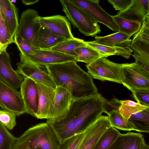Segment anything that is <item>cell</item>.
Here are the masks:
<instances>
[{"mask_svg":"<svg viewBox=\"0 0 149 149\" xmlns=\"http://www.w3.org/2000/svg\"><path fill=\"white\" fill-rule=\"evenodd\" d=\"M148 107L142 105L138 102L131 100H121V104L118 110L127 123L131 116L136 113Z\"/></svg>","mask_w":149,"mask_h":149,"instance_id":"27","label":"cell"},{"mask_svg":"<svg viewBox=\"0 0 149 149\" xmlns=\"http://www.w3.org/2000/svg\"><path fill=\"white\" fill-rule=\"evenodd\" d=\"M70 61L45 65L56 87L67 89L73 99L91 97L98 93L93 78L77 65Z\"/></svg>","mask_w":149,"mask_h":149,"instance_id":"2","label":"cell"},{"mask_svg":"<svg viewBox=\"0 0 149 149\" xmlns=\"http://www.w3.org/2000/svg\"><path fill=\"white\" fill-rule=\"evenodd\" d=\"M86 66L88 72L93 78L122 84V64L101 57Z\"/></svg>","mask_w":149,"mask_h":149,"instance_id":"5","label":"cell"},{"mask_svg":"<svg viewBox=\"0 0 149 149\" xmlns=\"http://www.w3.org/2000/svg\"><path fill=\"white\" fill-rule=\"evenodd\" d=\"M146 143L141 133L128 132L121 134L109 149H143Z\"/></svg>","mask_w":149,"mask_h":149,"instance_id":"20","label":"cell"},{"mask_svg":"<svg viewBox=\"0 0 149 149\" xmlns=\"http://www.w3.org/2000/svg\"><path fill=\"white\" fill-rule=\"evenodd\" d=\"M133 41H137L149 45V36L145 33L141 29L137 33L134 35Z\"/></svg>","mask_w":149,"mask_h":149,"instance_id":"40","label":"cell"},{"mask_svg":"<svg viewBox=\"0 0 149 149\" xmlns=\"http://www.w3.org/2000/svg\"><path fill=\"white\" fill-rule=\"evenodd\" d=\"M148 10V0H132L131 3L126 9L118 12L116 15L142 24L146 20Z\"/></svg>","mask_w":149,"mask_h":149,"instance_id":"18","label":"cell"},{"mask_svg":"<svg viewBox=\"0 0 149 149\" xmlns=\"http://www.w3.org/2000/svg\"><path fill=\"white\" fill-rule=\"evenodd\" d=\"M111 126L108 116L101 115L84 132L77 149H94L100 137Z\"/></svg>","mask_w":149,"mask_h":149,"instance_id":"12","label":"cell"},{"mask_svg":"<svg viewBox=\"0 0 149 149\" xmlns=\"http://www.w3.org/2000/svg\"><path fill=\"white\" fill-rule=\"evenodd\" d=\"M113 17L119 29V32L124 33L131 37L138 33L142 24L139 22L128 20L116 15Z\"/></svg>","mask_w":149,"mask_h":149,"instance_id":"26","label":"cell"},{"mask_svg":"<svg viewBox=\"0 0 149 149\" xmlns=\"http://www.w3.org/2000/svg\"><path fill=\"white\" fill-rule=\"evenodd\" d=\"M121 104V100L116 97L109 101L107 102L105 106V113L112 110H118L119 107Z\"/></svg>","mask_w":149,"mask_h":149,"instance_id":"39","label":"cell"},{"mask_svg":"<svg viewBox=\"0 0 149 149\" xmlns=\"http://www.w3.org/2000/svg\"><path fill=\"white\" fill-rule=\"evenodd\" d=\"M129 120L134 126L135 131L149 133V107L132 114Z\"/></svg>","mask_w":149,"mask_h":149,"instance_id":"25","label":"cell"},{"mask_svg":"<svg viewBox=\"0 0 149 149\" xmlns=\"http://www.w3.org/2000/svg\"><path fill=\"white\" fill-rule=\"evenodd\" d=\"M121 134L116 128L110 127L100 137L94 149H109Z\"/></svg>","mask_w":149,"mask_h":149,"instance_id":"28","label":"cell"},{"mask_svg":"<svg viewBox=\"0 0 149 149\" xmlns=\"http://www.w3.org/2000/svg\"><path fill=\"white\" fill-rule=\"evenodd\" d=\"M107 100L99 93L84 98L73 99L65 117L55 122L47 121L60 144L82 133L103 113Z\"/></svg>","mask_w":149,"mask_h":149,"instance_id":"1","label":"cell"},{"mask_svg":"<svg viewBox=\"0 0 149 149\" xmlns=\"http://www.w3.org/2000/svg\"><path fill=\"white\" fill-rule=\"evenodd\" d=\"M0 11L11 36L14 38L19 24L18 9L11 0H0Z\"/></svg>","mask_w":149,"mask_h":149,"instance_id":"19","label":"cell"},{"mask_svg":"<svg viewBox=\"0 0 149 149\" xmlns=\"http://www.w3.org/2000/svg\"><path fill=\"white\" fill-rule=\"evenodd\" d=\"M108 115L111 126L124 131L135 130L134 126L129 121L126 122L118 110H112L106 113Z\"/></svg>","mask_w":149,"mask_h":149,"instance_id":"29","label":"cell"},{"mask_svg":"<svg viewBox=\"0 0 149 149\" xmlns=\"http://www.w3.org/2000/svg\"><path fill=\"white\" fill-rule=\"evenodd\" d=\"M77 60L86 63V65L101 57L100 54L93 48L86 46L79 48L75 50Z\"/></svg>","mask_w":149,"mask_h":149,"instance_id":"30","label":"cell"},{"mask_svg":"<svg viewBox=\"0 0 149 149\" xmlns=\"http://www.w3.org/2000/svg\"><path fill=\"white\" fill-rule=\"evenodd\" d=\"M59 144L46 122L32 126L16 138L12 149H58Z\"/></svg>","mask_w":149,"mask_h":149,"instance_id":"3","label":"cell"},{"mask_svg":"<svg viewBox=\"0 0 149 149\" xmlns=\"http://www.w3.org/2000/svg\"><path fill=\"white\" fill-rule=\"evenodd\" d=\"M0 106L3 109L13 112L17 116L26 113L24 103L20 92L1 80Z\"/></svg>","mask_w":149,"mask_h":149,"instance_id":"9","label":"cell"},{"mask_svg":"<svg viewBox=\"0 0 149 149\" xmlns=\"http://www.w3.org/2000/svg\"><path fill=\"white\" fill-rule=\"evenodd\" d=\"M131 92L137 102L149 107V88L137 89Z\"/></svg>","mask_w":149,"mask_h":149,"instance_id":"37","label":"cell"},{"mask_svg":"<svg viewBox=\"0 0 149 149\" xmlns=\"http://www.w3.org/2000/svg\"><path fill=\"white\" fill-rule=\"evenodd\" d=\"M11 1L13 3H15L16 2V0H11Z\"/></svg>","mask_w":149,"mask_h":149,"instance_id":"45","label":"cell"},{"mask_svg":"<svg viewBox=\"0 0 149 149\" xmlns=\"http://www.w3.org/2000/svg\"><path fill=\"white\" fill-rule=\"evenodd\" d=\"M40 16L34 9H27L23 11L21 15L15 35L21 36L33 46L39 49L38 38L41 27Z\"/></svg>","mask_w":149,"mask_h":149,"instance_id":"6","label":"cell"},{"mask_svg":"<svg viewBox=\"0 0 149 149\" xmlns=\"http://www.w3.org/2000/svg\"><path fill=\"white\" fill-rule=\"evenodd\" d=\"M60 2L67 19L81 33L93 37L101 33L98 22L85 11L70 0H61Z\"/></svg>","mask_w":149,"mask_h":149,"instance_id":"4","label":"cell"},{"mask_svg":"<svg viewBox=\"0 0 149 149\" xmlns=\"http://www.w3.org/2000/svg\"><path fill=\"white\" fill-rule=\"evenodd\" d=\"M14 42L17 46L20 54L25 56L34 54L39 49L33 46L21 36L15 35Z\"/></svg>","mask_w":149,"mask_h":149,"instance_id":"33","label":"cell"},{"mask_svg":"<svg viewBox=\"0 0 149 149\" xmlns=\"http://www.w3.org/2000/svg\"><path fill=\"white\" fill-rule=\"evenodd\" d=\"M14 42V38L11 36L0 11V52L6 50L8 45Z\"/></svg>","mask_w":149,"mask_h":149,"instance_id":"31","label":"cell"},{"mask_svg":"<svg viewBox=\"0 0 149 149\" xmlns=\"http://www.w3.org/2000/svg\"><path fill=\"white\" fill-rule=\"evenodd\" d=\"M20 88L26 113L35 117L38 111L39 102L38 93L36 82L31 79L24 78Z\"/></svg>","mask_w":149,"mask_h":149,"instance_id":"15","label":"cell"},{"mask_svg":"<svg viewBox=\"0 0 149 149\" xmlns=\"http://www.w3.org/2000/svg\"><path fill=\"white\" fill-rule=\"evenodd\" d=\"M84 135V132L77 134L59 144L58 149H77Z\"/></svg>","mask_w":149,"mask_h":149,"instance_id":"36","label":"cell"},{"mask_svg":"<svg viewBox=\"0 0 149 149\" xmlns=\"http://www.w3.org/2000/svg\"><path fill=\"white\" fill-rule=\"evenodd\" d=\"M16 138L0 122V149H12L13 143Z\"/></svg>","mask_w":149,"mask_h":149,"instance_id":"32","label":"cell"},{"mask_svg":"<svg viewBox=\"0 0 149 149\" xmlns=\"http://www.w3.org/2000/svg\"><path fill=\"white\" fill-rule=\"evenodd\" d=\"M91 16L98 22L101 23L115 32L119 29L113 17L100 6L98 0H70Z\"/></svg>","mask_w":149,"mask_h":149,"instance_id":"10","label":"cell"},{"mask_svg":"<svg viewBox=\"0 0 149 149\" xmlns=\"http://www.w3.org/2000/svg\"><path fill=\"white\" fill-rule=\"evenodd\" d=\"M131 37L124 33L118 32L104 36H96L95 42L100 44L115 47L124 44H131Z\"/></svg>","mask_w":149,"mask_h":149,"instance_id":"23","label":"cell"},{"mask_svg":"<svg viewBox=\"0 0 149 149\" xmlns=\"http://www.w3.org/2000/svg\"><path fill=\"white\" fill-rule=\"evenodd\" d=\"M41 26L46 28L55 35L67 39L74 38L71 24L67 17L60 15L47 17L40 16Z\"/></svg>","mask_w":149,"mask_h":149,"instance_id":"13","label":"cell"},{"mask_svg":"<svg viewBox=\"0 0 149 149\" xmlns=\"http://www.w3.org/2000/svg\"><path fill=\"white\" fill-rule=\"evenodd\" d=\"M148 14L146 16V18L149 19V0H148Z\"/></svg>","mask_w":149,"mask_h":149,"instance_id":"44","label":"cell"},{"mask_svg":"<svg viewBox=\"0 0 149 149\" xmlns=\"http://www.w3.org/2000/svg\"><path fill=\"white\" fill-rule=\"evenodd\" d=\"M86 46V41L84 40L74 38L63 41L50 49L65 54L73 56L76 58L75 50Z\"/></svg>","mask_w":149,"mask_h":149,"instance_id":"24","label":"cell"},{"mask_svg":"<svg viewBox=\"0 0 149 149\" xmlns=\"http://www.w3.org/2000/svg\"><path fill=\"white\" fill-rule=\"evenodd\" d=\"M122 64L124 86L131 91L149 88V72L143 66L135 62Z\"/></svg>","mask_w":149,"mask_h":149,"instance_id":"7","label":"cell"},{"mask_svg":"<svg viewBox=\"0 0 149 149\" xmlns=\"http://www.w3.org/2000/svg\"><path fill=\"white\" fill-rule=\"evenodd\" d=\"M39 1V0H22V3L26 5L34 4Z\"/></svg>","mask_w":149,"mask_h":149,"instance_id":"42","label":"cell"},{"mask_svg":"<svg viewBox=\"0 0 149 149\" xmlns=\"http://www.w3.org/2000/svg\"><path fill=\"white\" fill-rule=\"evenodd\" d=\"M86 46L96 51L101 55V57L117 55L118 52L115 47L108 46L98 44L93 41H86Z\"/></svg>","mask_w":149,"mask_h":149,"instance_id":"34","label":"cell"},{"mask_svg":"<svg viewBox=\"0 0 149 149\" xmlns=\"http://www.w3.org/2000/svg\"><path fill=\"white\" fill-rule=\"evenodd\" d=\"M130 47L133 51L132 56L135 62L143 66L149 72V45L132 40Z\"/></svg>","mask_w":149,"mask_h":149,"instance_id":"21","label":"cell"},{"mask_svg":"<svg viewBox=\"0 0 149 149\" xmlns=\"http://www.w3.org/2000/svg\"><path fill=\"white\" fill-rule=\"evenodd\" d=\"M23 55L33 63L45 66L70 61L77 62L74 57L50 49H40L33 55Z\"/></svg>","mask_w":149,"mask_h":149,"instance_id":"14","label":"cell"},{"mask_svg":"<svg viewBox=\"0 0 149 149\" xmlns=\"http://www.w3.org/2000/svg\"><path fill=\"white\" fill-rule=\"evenodd\" d=\"M67 40L55 35L46 28L42 26L38 35V43L40 49H50L58 44Z\"/></svg>","mask_w":149,"mask_h":149,"instance_id":"22","label":"cell"},{"mask_svg":"<svg viewBox=\"0 0 149 149\" xmlns=\"http://www.w3.org/2000/svg\"><path fill=\"white\" fill-rule=\"evenodd\" d=\"M72 100V94L67 89L61 86H56L54 98L47 121L55 122L64 118Z\"/></svg>","mask_w":149,"mask_h":149,"instance_id":"11","label":"cell"},{"mask_svg":"<svg viewBox=\"0 0 149 149\" xmlns=\"http://www.w3.org/2000/svg\"><path fill=\"white\" fill-rule=\"evenodd\" d=\"M141 29L145 33L149 36V19L146 18L142 24Z\"/></svg>","mask_w":149,"mask_h":149,"instance_id":"41","label":"cell"},{"mask_svg":"<svg viewBox=\"0 0 149 149\" xmlns=\"http://www.w3.org/2000/svg\"><path fill=\"white\" fill-rule=\"evenodd\" d=\"M143 149H149V143L148 144H145Z\"/></svg>","mask_w":149,"mask_h":149,"instance_id":"43","label":"cell"},{"mask_svg":"<svg viewBox=\"0 0 149 149\" xmlns=\"http://www.w3.org/2000/svg\"><path fill=\"white\" fill-rule=\"evenodd\" d=\"M20 61L17 63L16 71L24 79L29 78L56 88V85L45 66L33 63L19 54Z\"/></svg>","mask_w":149,"mask_h":149,"instance_id":"8","label":"cell"},{"mask_svg":"<svg viewBox=\"0 0 149 149\" xmlns=\"http://www.w3.org/2000/svg\"><path fill=\"white\" fill-rule=\"evenodd\" d=\"M16 115L10 111L3 109L0 111V122L8 130H13L16 124Z\"/></svg>","mask_w":149,"mask_h":149,"instance_id":"35","label":"cell"},{"mask_svg":"<svg viewBox=\"0 0 149 149\" xmlns=\"http://www.w3.org/2000/svg\"><path fill=\"white\" fill-rule=\"evenodd\" d=\"M132 0H108V2L115 9L119 11L126 9L130 5Z\"/></svg>","mask_w":149,"mask_h":149,"instance_id":"38","label":"cell"},{"mask_svg":"<svg viewBox=\"0 0 149 149\" xmlns=\"http://www.w3.org/2000/svg\"><path fill=\"white\" fill-rule=\"evenodd\" d=\"M24 79L13 68L10 56L6 50L0 52V80L17 89L20 87Z\"/></svg>","mask_w":149,"mask_h":149,"instance_id":"16","label":"cell"},{"mask_svg":"<svg viewBox=\"0 0 149 149\" xmlns=\"http://www.w3.org/2000/svg\"><path fill=\"white\" fill-rule=\"evenodd\" d=\"M35 82L38 91L39 102L38 111L35 117L38 119L47 120L49 110L54 98L56 88Z\"/></svg>","mask_w":149,"mask_h":149,"instance_id":"17","label":"cell"}]
</instances>
